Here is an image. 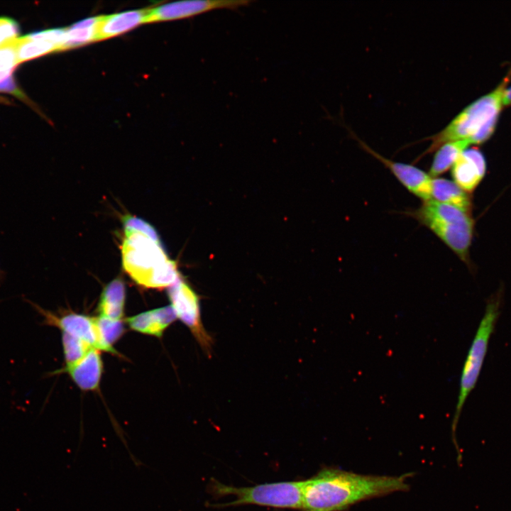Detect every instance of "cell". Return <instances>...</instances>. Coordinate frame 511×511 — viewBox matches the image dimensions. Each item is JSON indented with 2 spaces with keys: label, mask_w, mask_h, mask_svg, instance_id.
I'll use <instances>...</instances> for the list:
<instances>
[{
  "label": "cell",
  "mask_w": 511,
  "mask_h": 511,
  "mask_svg": "<svg viewBox=\"0 0 511 511\" xmlns=\"http://www.w3.org/2000/svg\"><path fill=\"white\" fill-rule=\"evenodd\" d=\"M124 233L123 266L137 284L148 288L169 287L180 278L175 263L168 258L149 224L128 217Z\"/></svg>",
  "instance_id": "cell-2"
},
{
  "label": "cell",
  "mask_w": 511,
  "mask_h": 511,
  "mask_svg": "<svg viewBox=\"0 0 511 511\" xmlns=\"http://www.w3.org/2000/svg\"><path fill=\"white\" fill-rule=\"evenodd\" d=\"M252 2L247 0H192L170 2L150 8L146 23L188 18L218 9L237 10Z\"/></svg>",
  "instance_id": "cell-8"
},
{
  "label": "cell",
  "mask_w": 511,
  "mask_h": 511,
  "mask_svg": "<svg viewBox=\"0 0 511 511\" xmlns=\"http://www.w3.org/2000/svg\"><path fill=\"white\" fill-rule=\"evenodd\" d=\"M125 286L121 279H115L104 289L98 310L100 317L121 320L123 316L125 304Z\"/></svg>",
  "instance_id": "cell-16"
},
{
  "label": "cell",
  "mask_w": 511,
  "mask_h": 511,
  "mask_svg": "<svg viewBox=\"0 0 511 511\" xmlns=\"http://www.w3.org/2000/svg\"><path fill=\"white\" fill-rule=\"evenodd\" d=\"M472 145L468 140L449 142L443 144L434 156L429 175L438 177L451 168L461 154Z\"/></svg>",
  "instance_id": "cell-18"
},
{
  "label": "cell",
  "mask_w": 511,
  "mask_h": 511,
  "mask_svg": "<svg viewBox=\"0 0 511 511\" xmlns=\"http://www.w3.org/2000/svg\"><path fill=\"white\" fill-rule=\"evenodd\" d=\"M507 79L491 92L468 105L441 131L424 138L430 140L431 144L417 160L449 142L468 140L472 145H478L488 141L495 131L504 106L502 99Z\"/></svg>",
  "instance_id": "cell-3"
},
{
  "label": "cell",
  "mask_w": 511,
  "mask_h": 511,
  "mask_svg": "<svg viewBox=\"0 0 511 511\" xmlns=\"http://www.w3.org/2000/svg\"><path fill=\"white\" fill-rule=\"evenodd\" d=\"M502 292L498 290L486 302L483 317L479 323L471 345L468 351L460 378L459 391L456 409L451 423V434L458 451V458L461 454L457 446L456 429L463 406L478 382L487 354L488 344L494 332L501 313Z\"/></svg>",
  "instance_id": "cell-5"
},
{
  "label": "cell",
  "mask_w": 511,
  "mask_h": 511,
  "mask_svg": "<svg viewBox=\"0 0 511 511\" xmlns=\"http://www.w3.org/2000/svg\"><path fill=\"white\" fill-rule=\"evenodd\" d=\"M99 18L100 16L87 18L65 28V35L61 51L97 41Z\"/></svg>",
  "instance_id": "cell-17"
},
{
  "label": "cell",
  "mask_w": 511,
  "mask_h": 511,
  "mask_svg": "<svg viewBox=\"0 0 511 511\" xmlns=\"http://www.w3.org/2000/svg\"><path fill=\"white\" fill-rule=\"evenodd\" d=\"M407 214L434 233L463 262L469 264L474 230L471 214L432 199L424 201L419 208Z\"/></svg>",
  "instance_id": "cell-4"
},
{
  "label": "cell",
  "mask_w": 511,
  "mask_h": 511,
  "mask_svg": "<svg viewBox=\"0 0 511 511\" xmlns=\"http://www.w3.org/2000/svg\"><path fill=\"white\" fill-rule=\"evenodd\" d=\"M102 369L99 351L93 348L80 361L65 370L81 390H94L99 386Z\"/></svg>",
  "instance_id": "cell-13"
},
{
  "label": "cell",
  "mask_w": 511,
  "mask_h": 511,
  "mask_svg": "<svg viewBox=\"0 0 511 511\" xmlns=\"http://www.w3.org/2000/svg\"><path fill=\"white\" fill-rule=\"evenodd\" d=\"M209 489L216 498L233 495V501L210 504L222 508L231 506L254 505L275 508L302 509V480L281 481L258 484L250 487H236L212 480Z\"/></svg>",
  "instance_id": "cell-6"
},
{
  "label": "cell",
  "mask_w": 511,
  "mask_h": 511,
  "mask_svg": "<svg viewBox=\"0 0 511 511\" xmlns=\"http://www.w3.org/2000/svg\"><path fill=\"white\" fill-rule=\"evenodd\" d=\"M177 318L171 306L142 312L127 319L130 328L138 332L160 337Z\"/></svg>",
  "instance_id": "cell-14"
},
{
  "label": "cell",
  "mask_w": 511,
  "mask_h": 511,
  "mask_svg": "<svg viewBox=\"0 0 511 511\" xmlns=\"http://www.w3.org/2000/svg\"><path fill=\"white\" fill-rule=\"evenodd\" d=\"M62 341L66 367L68 368L84 358L93 348L81 339L62 332Z\"/></svg>",
  "instance_id": "cell-21"
},
{
  "label": "cell",
  "mask_w": 511,
  "mask_h": 511,
  "mask_svg": "<svg viewBox=\"0 0 511 511\" xmlns=\"http://www.w3.org/2000/svg\"><path fill=\"white\" fill-rule=\"evenodd\" d=\"M361 147L382 163L397 180L412 194L423 201L431 199L432 177L422 170L409 164L391 160L385 158L358 138Z\"/></svg>",
  "instance_id": "cell-9"
},
{
  "label": "cell",
  "mask_w": 511,
  "mask_h": 511,
  "mask_svg": "<svg viewBox=\"0 0 511 511\" xmlns=\"http://www.w3.org/2000/svg\"><path fill=\"white\" fill-rule=\"evenodd\" d=\"M148 9L130 10L100 16L97 26V41L123 34L146 23Z\"/></svg>",
  "instance_id": "cell-12"
},
{
  "label": "cell",
  "mask_w": 511,
  "mask_h": 511,
  "mask_svg": "<svg viewBox=\"0 0 511 511\" xmlns=\"http://www.w3.org/2000/svg\"><path fill=\"white\" fill-rule=\"evenodd\" d=\"M4 275V273L3 270L0 268V280L3 278Z\"/></svg>",
  "instance_id": "cell-27"
},
{
  "label": "cell",
  "mask_w": 511,
  "mask_h": 511,
  "mask_svg": "<svg viewBox=\"0 0 511 511\" xmlns=\"http://www.w3.org/2000/svg\"><path fill=\"white\" fill-rule=\"evenodd\" d=\"M0 92L12 94L23 100L26 99L23 92L18 89L12 75L0 81Z\"/></svg>",
  "instance_id": "cell-25"
},
{
  "label": "cell",
  "mask_w": 511,
  "mask_h": 511,
  "mask_svg": "<svg viewBox=\"0 0 511 511\" xmlns=\"http://www.w3.org/2000/svg\"><path fill=\"white\" fill-rule=\"evenodd\" d=\"M502 100L504 106L511 105V86L505 89Z\"/></svg>",
  "instance_id": "cell-26"
},
{
  "label": "cell",
  "mask_w": 511,
  "mask_h": 511,
  "mask_svg": "<svg viewBox=\"0 0 511 511\" xmlns=\"http://www.w3.org/2000/svg\"><path fill=\"white\" fill-rule=\"evenodd\" d=\"M431 199L459 208L471 214L472 202L469 194L454 181L435 177L432 181Z\"/></svg>",
  "instance_id": "cell-15"
},
{
  "label": "cell",
  "mask_w": 511,
  "mask_h": 511,
  "mask_svg": "<svg viewBox=\"0 0 511 511\" xmlns=\"http://www.w3.org/2000/svg\"><path fill=\"white\" fill-rule=\"evenodd\" d=\"M487 170L483 153L476 148H468L451 167L454 182L468 194L473 192L485 177Z\"/></svg>",
  "instance_id": "cell-11"
},
{
  "label": "cell",
  "mask_w": 511,
  "mask_h": 511,
  "mask_svg": "<svg viewBox=\"0 0 511 511\" xmlns=\"http://www.w3.org/2000/svg\"><path fill=\"white\" fill-rule=\"evenodd\" d=\"M168 296L177 318L189 328L207 353H210L212 341L201 321L197 295L180 278L169 287Z\"/></svg>",
  "instance_id": "cell-7"
},
{
  "label": "cell",
  "mask_w": 511,
  "mask_h": 511,
  "mask_svg": "<svg viewBox=\"0 0 511 511\" xmlns=\"http://www.w3.org/2000/svg\"><path fill=\"white\" fill-rule=\"evenodd\" d=\"M35 308L44 317L46 324L56 326L62 332L81 339L99 351H102L95 317L72 312L58 316L38 306H35Z\"/></svg>",
  "instance_id": "cell-10"
},
{
  "label": "cell",
  "mask_w": 511,
  "mask_h": 511,
  "mask_svg": "<svg viewBox=\"0 0 511 511\" xmlns=\"http://www.w3.org/2000/svg\"><path fill=\"white\" fill-rule=\"evenodd\" d=\"M14 42L18 64L58 51L57 47L50 42L31 39L26 35L16 38Z\"/></svg>",
  "instance_id": "cell-19"
},
{
  "label": "cell",
  "mask_w": 511,
  "mask_h": 511,
  "mask_svg": "<svg viewBox=\"0 0 511 511\" xmlns=\"http://www.w3.org/2000/svg\"><path fill=\"white\" fill-rule=\"evenodd\" d=\"M18 23L10 18L0 17V45L17 38Z\"/></svg>",
  "instance_id": "cell-24"
},
{
  "label": "cell",
  "mask_w": 511,
  "mask_h": 511,
  "mask_svg": "<svg viewBox=\"0 0 511 511\" xmlns=\"http://www.w3.org/2000/svg\"><path fill=\"white\" fill-rule=\"evenodd\" d=\"M97 326L102 346V351L118 354L113 344L123 334L124 326L121 320H114L99 317H95Z\"/></svg>",
  "instance_id": "cell-20"
},
{
  "label": "cell",
  "mask_w": 511,
  "mask_h": 511,
  "mask_svg": "<svg viewBox=\"0 0 511 511\" xmlns=\"http://www.w3.org/2000/svg\"><path fill=\"white\" fill-rule=\"evenodd\" d=\"M411 473L366 475L324 467L302 480L301 511H344L360 502L408 490Z\"/></svg>",
  "instance_id": "cell-1"
},
{
  "label": "cell",
  "mask_w": 511,
  "mask_h": 511,
  "mask_svg": "<svg viewBox=\"0 0 511 511\" xmlns=\"http://www.w3.org/2000/svg\"><path fill=\"white\" fill-rule=\"evenodd\" d=\"M15 39L0 45V81L11 75L18 65Z\"/></svg>",
  "instance_id": "cell-22"
},
{
  "label": "cell",
  "mask_w": 511,
  "mask_h": 511,
  "mask_svg": "<svg viewBox=\"0 0 511 511\" xmlns=\"http://www.w3.org/2000/svg\"><path fill=\"white\" fill-rule=\"evenodd\" d=\"M65 35V28H52L26 35L31 39L42 40L53 43L57 47L58 51H61Z\"/></svg>",
  "instance_id": "cell-23"
}]
</instances>
